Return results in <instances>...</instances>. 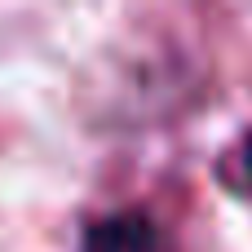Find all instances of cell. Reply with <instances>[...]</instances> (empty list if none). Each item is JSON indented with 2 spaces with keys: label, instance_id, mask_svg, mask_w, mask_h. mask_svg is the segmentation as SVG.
Wrapping results in <instances>:
<instances>
[{
  "label": "cell",
  "instance_id": "1",
  "mask_svg": "<svg viewBox=\"0 0 252 252\" xmlns=\"http://www.w3.org/2000/svg\"><path fill=\"white\" fill-rule=\"evenodd\" d=\"M84 252H164L159 230L142 213H115L84 230Z\"/></svg>",
  "mask_w": 252,
  "mask_h": 252
}]
</instances>
